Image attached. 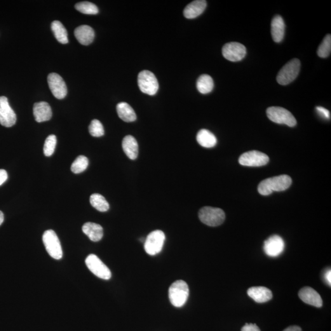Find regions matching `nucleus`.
Wrapping results in <instances>:
<instances>
[{
  "instance_id": "13",
  "label": "nucleus",
  "mask_w": 331,
  "mask_h": 331,
  "mask_svg": "<svg viewBox=\"0 0 331 331\" xmlns=\"http://www.w3.org/2000/svg\"><path fill=\"white\" fill-rule=\"evenodd\" d=\"M48 82L51 92L56 98L62 100L67 95V87L64 80L59 74L51 73L49 75Z\"/></svg>"
},
{
  "instance_id": "17",
  "label": "nucleus",
  "mask_w": 331,
  "mask_h": 331,
  "mask_svg": "<svg viewBox=\"0 0 331 331\" xmlns=\"http://www.w3.org/2000/svg\"><path fill=\"white\" fill-rule=\"evenodd\" d=\"M34 115L36 121L41 123L49 121L52 116V112L49 103L42 102L34 105Z\"/></svg>"
},
{
  "instance_id": "9",
  "label": "nucleus",
  "mask_w": 331,
  "mask_h": 331,
  "mask_svg": "<svg viewBox=\"0 0 331 331\" xmlns=\"http://www.w3.org/2000/svg\"><path fill=\"white\" fill-rule=\"evenodd\" d=\"M87 266L94 275L104 280H109L112 274L106 265L97 256L91 254L86 260Z\"/></svg>"
},
{
  "instance_id": "19",
  "label": "nucleus",
  "mask_w": 331,
  "mask_h": 331,
  "mask_svg": "<svg viewBox=\"0 0 331 331\" xmlns=\"http://www.w3.org/2000/svg\"><path fill=\"white\" fill-rule=\"evenodd\" d=\"M285 25L280 16H276L271 22V34L272 39L276 43H280L285 36Z\"/></svg>"
},
{
  "instance_id": "14",
  "label": "nucleus",
  "mask_w": 331,
  "mask_h": 331,
  "mask_svg": "<svg viewBox=\"0 0 331 331\" xmlns=\"http://www.w3.org/2000/svg\"><path fill=\"white\" fill-rule=\"evenodd\" d=\"M284 248H285V243L283 239L278 235L270 237L264 242V252L269 257H278L283 252Z\"/></svg>"
},
{
  "instance_id": "3",
  "label": "nucleus",
  "mask_w": 331,
  "mask_h": 331,
  "mask_svg": "<svg viewBox=\"0 0 331 331\" xmlns=\"http://www.w3.org/2000/svg\"><path fill=\"white\" fill-rule=\"evenodd\" d=\"M201 222L208 226L215 227L220 226L225 220L224 211L219 208L212 207H204L199 212Z\"/></svg>"
},
{
  "instance_id": "7",
  "label": "nucleus",
  "mask_w": 331,
  "mask_h": 331,
  "mask_svg": "<svg viewBox=\"0 0 331 331\" xmlns=\"http://www.w3.org/2000/svg\"><path fill=\"white\" fill-rule=\"evenodd\" d=\"M138 86L142 92L150 96L156 95L159 88L158 80L153 72L144 70L138 77Z\"/></svg>"
},
{
  "instance_id": "30",
  "label": "nucleus",
  "mask_w": 331,
  "mask_h": 331,
  "mask_svg": "<svg viewBox=\"0 0 331 331\" xmlns=\"http://www.w3.org/2000/svg\"><path fill=\"white\" fill-rule=\"evenodd\" d=\"M331 52V35H326L322 43L319 46L317 54L321 58H327L330 55Z\"/></svg>"
},
{
  "instance_id": "18",
  "label": "nucleus",
  "mask_w": 331,
  "mask_h": 331,
  "mask_svg": "<svg viewBox=\"0 0 331 331\" xmlns=\"http://www.w3.org/2000/svg\"><path fill=\"white\" fill-rule=\"evenodd\" d=\"M247 294L257 303L266 302L272 298L271 291L263 286L250 288L247 291Z\"/></svg>"
},
{
  "instance_id": "34",
  "label": "nucleus",
  "mask_w": 331,
  "mask_h": 331,
  "mask_svg": "<svg viewBox=\"0 0 331 331\" xmlns=\"http://www.w3.org/2000/svg\"><path fill=\"white\" fill-rule=\"evenodd\" d=\"M241 331H261L257 325L254 324H245V325L242 328Z\"/></svg>"
},
{
  "instance_id": "20",
  "label": "nucleus",
  "mask_w": 331,
  "mask_h": 331,
  "mask_svg": "<svg viewBox=\"0 0 331 331\" xmlns=\"http://www.w3.org/2000/svg\"><path fill=\"white\" fill-rule=\"evenodd\" d=\"M122 148L126 156L130 159L135 160L138 158L139 153V147L137 140L133 136L128 135L123 138L122 141Z\"/></svg>"
},
{
  "instance_id": "5",
  "label": "nucleus",
  "mask_w": 331,
  "mask_h": 331,
  "mask_svg": "<svg viewBox=\"0 0 331 331\" xmlns=\"http://www.w3.org/2000/svg\"><path fill=\"white\" fill-rule=\"evenodd\" d=\"M300 62L295 58L288 62L279 71L277 81L281 86H286L294 81L299 74Z\"/></svg>"
},
{
  "instance_id": "29",
  "label": "nucleus",
  "mask_w": 331,
  "mask_h": 331,
  "mask_svg": "<svg viewBox=\"0 0 331 331\" xmlns=\"http://www.w3.org/2000/svg\"><path fill=\"white\" fill-rule=\"evenodd\" d=\"M75 8L81 13L94 15L98 13V8L95 4L88 1L80 2L75 5Z\"/></svg>"
},
{
  "instance_id": "37",
  "label": "nucleus",
  "mask_w": 331,
  "mask_h": 331,
  "mask_svg": "<svg viewBox=\"0 0 331 331\" xmlns=\"http://www.w3.org/2000/svg\"><path fill=\"white\" fill-rule=\"evenodd\" d=\"M283 331H302L301 328L297 326H290Z\"/></svg>"
},
{
  "instance_id": "23",
  "label": "nucleus",
  "mask_w": 331,
  "mask_h": 331,
  "mask_svg": "<svg viewBox=\"0 0 331 331\" xmlns=\"http://www.w3.org/2000/svg\"><path fill=\"white\" fill-rule=\"evenodd\" d=\"M116 109L119 117L124 122H132L137 119L135 110L128 103H120L117 105Z\"/></svg>"
},
{
  "instance_id": "15",
  "label": "nucleus",
  "mask_w": 331,
  "mask_h": 331,
  "mask_svg": "<svg viewBox=\"0 0 331 331\" xmlns=\"http://www.w3.org/2000/svg\"><path fill=\"white\" fill-rule=\"evenodd\" d=\"M299 297L303 302L316 307L323 306V300L320 295L314 289L311 287H304L299 292Z\"/></svg>"
},
{
  "instance_id": "36",
  "label": "nucleus",
  "mask_w": 331,
  "mask_h": 331,
  "mask_svg": "<svg viewBox=\"0 0 331 331\" xmlns=\"http://www.w3.org/2000/svg\"><path fill=\"white\" fill-rule=\"evenodd\" d=\"M325 278L327 283L331 286V270H328L327 271L325 272Z\"/></svg>"
},
{
  "instance_id": "38",
  "label": "nucleus",
  "mask_w": 331,
  "mask_h": 331,
  "mask_svg": "<svg viewBox=\"0 0 331 331\" xmlns=\"http://www.w3.org/2000/svg\"><path fill=\"white\" fill-rule=\"evenodd\" d=\"M4 222V214L0 210V225L3 224Z\"/></svg>"
},
{
  "instance_id": "26",
  "label": "nucleus",
  "mask_w": 331,
  "mask_h": 331,
  "mask_svg": "<svg viewBox=\"0 0 331 331\" xmlns=\"http://www.w3.org/2000/svg\"><path fill=\"white\" fill-rule=\"evenodd\" d=\"M51 29L55 38L59 43L65 44L68 43V33L64 26L60 21L55 20L52 23Z\"/></svg>"
},
{
  "instance_id": "2",
  "label": "nucleus",
  "mask_w": 331,
  "mask_h": 331,
  "mask_svg": "<svg viewBox=\"0 0 331 331\" xmlns=\"http://www.w3.org/2000/svg\"><path fill=\"white\" fill-rule=\"evenodd\" d=\"M189 296V286L184 281H176L169 289V298L171 304L175 307H181L184 306Z\"/></svg>"
},
{
  "instance_id": "27",
  "label": "nucleus",
  "mask_w": 331,
  "mask_h": 331,
  "mask_svg": "<svg viewBox=\"0 0 331 331\" xmlns=\"http://www.w3.org/2000/svg\"><path fill=\"white\" fill-rule=\"evenodd\" d=\"M91 205L100 212H106L109 209V204L102 194L95 193L91 194L90 198Z\"/></svg>"
},
{
  "instance_id": "10",
  "label": "nucleus",
  "mask_w": 331,
  "mask_h": 331,
  "mask_svg": "<svg viewBox=\"0 0 331 331\" xmlns=\"http://www.w3.org/2000/svg\"><path fill=\"white\" fill-rule=\"evenodd\" d=\"M269 158L266 154L257 150H252L245 152L239 157V163L241 165L250 166V167H259L266 165L269 163Z\"/></svg>"
},
{
  "instance_id": "11",
  "label": "nucleus",
  "mask_w": 331,
  "mask_h": 331,
  "mask_svg": "<svg viewBox=\"0 0 331 331\" xmlns=\"http://www.w3.org/2000/svg\"><path fill=\"white\" fill-rule=\"evenodd\" d=\"M246 53L245 47L237 42L226 43L222 49L223 55L230 62H239L245 58Z\"/></svg>"
},
{
  "instance_id": "21",
  "label": "nucleus",
  "mask_w": 331,
  "mask_h": 331,
  "mask_svg": "<svg viewBox=\"0 0 331 331\" xmlns=\"http://www.w3.org/2000/svg\"><path fill=\"white\" fill-rule=\"evenodd\" d=\"M207 6V2L204 0H196L185 7L184 15L185 17L192 19L196 18L203 14Z\"/></svg>"
},
{
  "instance_id": "32",
  "label": "nucleus",
  "mask_w": 331,
  "mask_h": 331,
  "mask_svg": "<svg viewBox=\"0 0 331 331\" xmlns=\"http://www.w3.org/2000/svg\"><path fill=\"white\" fill-rule=\"evenodd\" d=\"M89 133L93 137H101L104 135L105 130L102 123L98 120H93L89 126Z\"/></svg>"
},
{
  "instance_id": "1",
  "label": "nucleus",
  "mask_w": 331,
  "mask_h": 331,
  "mask_svg": "<svg viewBox=\"0 0 331 331\" xmlns=\"http://www.w3.org/2000/svg\"><path fill=\"white\" fill-rule=\"evenodd\" d=\"M292 184V179L288 175H281L266 178L260 182L258 191L263 196L269 195L274 192H283L287 190Z\"/></svg>"
},
{
  "instance_id": "33",
  "label": "nucleus",
  "mask_w": 331,
  "mask_h": 331,
  "mask_svg": "<svg viewBox=\"0 0 331 331\" xmlns=\"http://www.w3.org/2000/svg\"><path fill=\"white\" fill-rule=\"evenodd\" d=\"M316 111L323 118L325 119H330L331 114L330 112L328 109H325V107L321 106H318L316 107Z\"/></svg>"
},
{
  "instance_id": "4",
  "label": "nucleus",
  "mask_w": 331,
  "mask_h": 331,
  "mask_svg": "<svg viewBox=\"0 0 331 331\" xmlns=\"http://www.w3.org/2000/svg\"><path fill=\"white\" fill-rule=\"evenodd\" d=\"M270 121L278 124H284L294 127L297 124L296 119L289 110L281 107H270L266 110Z\"/></svg>"
},
{
  "instance_id": "28",
  "label": "nucleus",
  "mask_w": 331,
  "mask_h": 331,
  "mask_svg": "<svg viewBox=\"0 0 331 331\" xmlns=\"http://www.w3.org/2000/svg\"><path fill=\"white\" fill-rule=\"evenodd\" d=\"M88 166V159L86 157L80 156L72 163L71 170L74 174L84 172Z\"/></svg>"
},
{
  "instance_id": "25",
  "label": "nucleus",
  "mask_w": 331,
  "mask_h": 331,
  "mask_svg": "<svg viewBox=\"0 0 331 331\" xmlns=\"http://www.w3.org/2000/svg\"><path fill=\"white\" fill-rule=\"evenodd\" d=\"M214 83L209 75L203 74L199 76L196 82V87L202 94H208L212 91Z\"/></svg>"
},
{
  "instance_id": "24",
  "label": "nucleus",
  "mask_w": 331,
  "mask_h": 331,
  "mask_svg": "<svg viewBox=\"0 0 331 331\" xmlns=\"http://www.w3.org/2000/svg\"><path fill=\"white\" fill-rule=\"evenodd\" d=\"M196 140L199 145L205 148L215 147L217 143L215 136L206 129H203L199 131L197 134Z\"/></svg>"
},
{
  "instance_id": "31",
  "label": "nucleus",
  "mask_w": 331,
  "mask_h": 331,
  "mask_svg": "<svg viewBox=\"0 0 331 331\" xmlns=\"http://www.w3.org/2000/svg\"><path fill=\"white\" fill-rule=\"evenodd\" d=\"M57 138L53 135L49 136L46 138L44 145V154L46 157L52 156L57 145Z\"/></svg>"
},
{
  "instance_id": "12",
  "label": "nucleus",
  "mask_w": 331,
  "mask_h": 331,
  "mask_svg": "<svg viewBox=\"0 0 331 331\" xmlns=\"http://www.w3.org/2000/svg\"><path fill=\"white\" fill-rule=\"evenodd\" d=\"M17 121L16 114L9 104L8 98L0 96V124L5 127H11Z\"/></svg>"
},
{
  "instance_id": "16",
  "label": "nucleus",
  "mask_w": 331,
  "mask_h": 331,
  "mask_svg": "<svg viewBox=\"0 0 331 331\" xmlns=\"http://www.w3.org/2000/svg\"><path fill=\"white\" fill-rule=\"evenodd\" d=\"M75 37L77 41L84 46H88L95 38V32L92 28L88 25H81L74 30Z\"/></svg>"
},
{
  "instance_id": "35",
  "label": "nucleus",
  "mask_w": 331,
  "mask_h": 331,
  "mask_svg": "<svg viewBox=\"0 0 331 331\" xmlns=\"http://www.w3.org/2000/svg\"><path fill=\"white\" fill-rule=\"evenodd\" d=\"M8 173L4 170H0V185L3 184L8 179Z\"/></svg>"
},
{
  "instance_id": "8",
  "label": "nucleus",
  "mask_w": 331,
  "mask_h": 331,
  "mask_svg": "<svg viewBox=\"0 0 331 331\" xmlns=\"http://www.w3.org/2000/svg\"><path fill=\"white\" fill-rule=\"evenodd\" d=\"M165 234L161 230L150 232L144 241V249L150 255H156L161 252L165 241Z\"/></svg>"
},
{
  "instance_id": "6",
  "label": "nucleus",
  "mask_w": 331,
  "mask_h": 331,
  "mask_svg": "<svg viewBox=\"0 0 331 331\" xmlns=\"http://www.w3.org/2000/svg\"><path fill=\"white\" fill-rule=\"evenodd\" d=\"M43 241L47 252L55 260L63 257V251L59 239L53 230H47L43 236Z\"/></svg>"
},
{
  "instance_id": "22",
  "label": "nucleus",
  "mask_w": 331,
  "mask_h": 331,
  "mask_svg": "<svg viewBox=\"0 0 331 331\" xmlns=\"http://www.w3.org/2000/svg\"><path fill=\"white\" fill-rule=\"evenodd\" d=\"M82 231L93 242L100 241L103 237V227L94 223H86L82 226Z\"/></svg>"
}]
</instances>
